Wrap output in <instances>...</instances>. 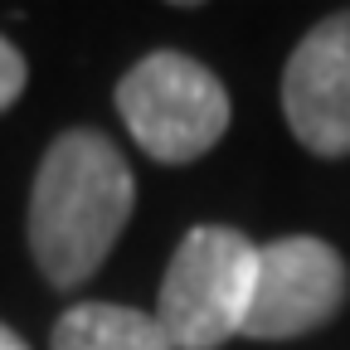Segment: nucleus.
Segmentation results:
<instances>
[{
    "instance_id": "obj_1",
    "label": "nucleus",
    "mask_w": 350,
    "mask_h": 350,
    "mask_svg": "<svg viewBox=\"0 0 350 350\" xmlns=\"http://www.w3.org/2000/svg\"><path fill=\"white\" fill-rule=\"evenodd\" d=\"M131 170L103 131H64L29 195V253L54 287H83L131 214Z\"/></svg>"
},
{
    "instance_id": "obj_2",
    "label": "nucleus",
    "mask_w": 350,
    "mask_h": 350,
    "mask_svg": "<svg viewBox=\"0 0 350 350\" xmlns=\"http://www.w3.org/2000/svg\"><path fill=\"white\" fill-rule=\"evenodd\" d=\"M258 287V243L224 224H200L180 239L161 301L156 326L170 350H214L229 336H243L248 306Z\"/></svg>"
},
{
    "instance_id": "obj_3",
    "label": "nucleus",
    "mask_w": 350,
    "mask_h": 350,
    "mask_svg": "<svg viewBox=\"0 0 350 350\" xmlns=\"http://www.w3.org/2000/svg\"><path fill=\"white\" fill-rule=\"evenodd\" d=\"M117 112L142 151L165 165L204 156L229 131V93L200 59L151 54L117 88Z\"/></svg>"
},
{
    "instance_id": "obj_4",
    "label": "nucleus",
    "mask_w": 350,
    "mask_h": 350,
    "mask_svg": "<svg viewBox=\"0 0 350 350\" xmlns=\"http://www.w3.org/2000/svg\"><path fill=\"white\" fill-rule=\"evenodd\" d=\"M345 301V262L321 239H278L258 248V287L243 336L253 340H287L326 326Z\"/></svg>"
},
{
    "instance_id": "obj_5",
    "label": "nucleus",
    "mask_w": 350,
    "mask_h": 350,
    "mask_svg": "<svg viewBox=\"0 0 350 350\" xmlns=\"http://www.w3.org/2000/svg\"><path fill=\"white\" fill-rule=\"evenodd\" d=\"M282 112L292 137L317 156H350V10L326 15L282 73Z\"/></svg>"
},
{
    "instance_id": "obj_6",
    "label": "nucleus",
    "mask_w": 350,
    "mask_h": 350,
    "mask_svg": "<svg viewBox=\"0 0 350 350\" xmlns=\"http://www.w3.org/2000/svg\"><path fill=\"white\" fill-rule=\"evenodd\" d=\"M54 350H170V340L146 312L78 301L54 321Z\"/></svg>"
},
{
    "instance_id": "obj_7",
    "label": "nucleus",
    "mask_w": 350,
    "mask_h": 350,
    "mask_svg": "<svg viewBox=\"0 0 350 350\" xmlns=\"http://www.w3.org/2000/svg\"><path fill=\"white\" fill-rule=\"evenodd\" d=\"M20 93H25V59H20L15 44L0 34V112H5Z\"/></svg>"
},
{
    "instance_id": "obj_8",
    "label": "nucleus",
    "mask_w": 350,
    "mask_h": 350,
    "mask_svg": "<svg viewBox=\"0 0 350 350\" xmlns=\"http://www.w3.org/2000/svg\"><path fill=\"white\" fill-rule=\"evenodd\" d=\"M0 350H29V345H25V340H20L10 326H0Z\"/></svg>"
}]
</instances>
